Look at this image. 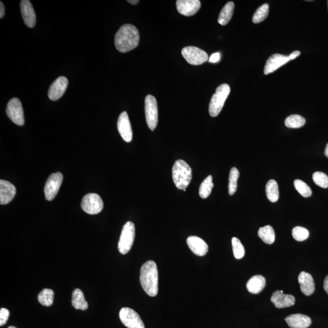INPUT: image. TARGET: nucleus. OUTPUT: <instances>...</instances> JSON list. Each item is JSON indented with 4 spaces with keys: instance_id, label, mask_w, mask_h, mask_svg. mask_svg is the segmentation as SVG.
<instances>
[{
    "instance_id": "nucleus-1",
    "label": "nucleus",
    "mask_w": 328,
    "mask_h": 328,
    "mask_svg": "<svg viewBox=\"0 0 328 328\" xmlns=\"http://www.w3.org/2000/svg\"><path fill=\"white\" fill-rule=\"evenodd\" d=\"M139 40V32L137 29L132 24H125L121 27L115 35V47L119 52L127 53L136 48Z\"/></svg>"
},
{
    "instance_id": "nucleus-2",
    "label": "nucleus",
    "mask_w": 328,
    "mask_h": 328,
    "mask_svg": "<svg viewBox=\"0 0 328 328\" xmlns=\"http://www.w3.org/2000/svg\"><path fill=\"white\" fill-rule=\"evenodd\" d=\"M158 270L156 262L148 261L141 267L140 282L146 294L155 297L158 293Z\"/></svg>"
},
{
    "instance_id": "nucleus-3",
    "label": "nucleus",
    "mask_w": 328,
    "mask_h": 328,
    "mask_svg": "<svg viewBox=\"0 0 328 328\" xmlns=\"http://www.w3.org/2000/svg\"><path fill=\"white\" fill-rule=\"evenodd\" d=\"M172 177L176 188L184 191L188 188L191 183L192 169L183 160H178L173 167Z\"/></svg>"
},
{
    "instance_id": "nucleus-4",
    "label": "nucleus",
    "mask_w": 328,
    "mask_h": 328,
    "mask_svg": "<svg viewBox=\"0 0 328 328\" xmlns=\"http://www.w3.org/2000/svg\"><path fill=\"white\" fill-rule=\"evenodd\" d=\"M230 92V86L227 84H222L216 88V93L211 97L208 108L211 117H216L220 113Z\"/></svg>"
},
{
    "instance_id": "nucleus-5",
    "label": "nucleus",
    "mask_w": 328,
    "mask_h": 328,
    "mask_svg": "<svg viewBox=\"0 0 328 328\" xmlns=\"http://www.w3.org/2000/svg\"><path fill=\"white\" fill-rule=\"evenodd\" d=\"M135 238V226L131 221L124 225L118 243V250L121 254L129 253L133 245Z\"/></svg>"
},
{
    "instance_id": "nucleus-6",
    "label": "nucleus",
    "mask_w": 328,
    "mask_h": 328,
    "mask_svg": "<svg viewBox=\"0 0 328 328\" xmlns=\"http://www.w3.org/2000/svg\"><path fill=\"white\" fill-rule=\"evenodd\" d=\"M146 121L151 131L156 128L158 123V108L155 97L148 95L145 100Z\"/></svg>"
},
{
    "instance_id": "nucleus-7",
    "label": "nucleus",
    "mask_w": 328,
    "mask_h": 328,
    "mask_svg": "<svg viewBox=\"0 0 328 328\" xmlns=\"http://www.w3.org/2000/svg\"><path fill=\"white\" fill-rule=\"evenodd\" d=\"M81 207L86 213L96 215L101 212L104 208V202L99 195L89 194L83 197Z\"/></svg>"
},
{
    "instance_id": "nucleus-8",
    "label": "nucleus",
    "mask_w": 328,
    "mask_h": 328,
    "mask_svg": "<svg viewBox=\"0 0 328 328\" xmlns=\"http://www.w3.org/2000/svg\"><path fill=\"white\" fill-rule=\"evenodd\" d=\"M119 317L122 323L128 328H145L139 314L131 308H122Z\"/></svg>"
},
{
    "instance_id": "nucleus-9",
    "label": "nucleus",
    "mask_w": 328,
    "mask_h": 328,
    "mask_svg": "<svg viewBox=\"0 0 328 328\" xmlns=\"http://www.w3.org/2000/svg\"><path fill=\"white\" fill-rule=\"evenodd\" d=\"M6 114L10 121L17 126H23L24 124L23 107L18 99L13 98L10 100L7 105Z\"/></svg>"
},
{
    "instance_id": "nucleus-10",
    "label": "nucleus",
    "mask_w": 328,
    "mask_h": 328,
    "mask_svg": "<svg viewBox=\"0 0 328 328\" xmlns=\"http://www.w3.org/2000/svg\"><path fill=\"white\" fill-rule=\"evenodd\" d=\"M182 55L189 64L200 65L207 61L208 55L204 51L195 47H187L182 50Z\"/></svg>"
},
{
    "instance_id": "nucleus-11",
    "label": "nucleus",
    "mask_w": 328,
    "mask_h": 328,
    "mask_svg": "<svg viewBox=\"0 0 328 328\" xmlns=\"http://www.w3.org/2000/svg\"><path fill=\"white\" fill-rule=\"evenodd\" d=\"M63 181V175L61 173H53L46 183L44 191L46 199L52 200L56 197Z\"/></svg>"
},
{
    "instance_id": "nucleus-12",
    "label": "nucleus",
    "mask_w": 328,
    "mask_h": 328,
    "mask_svg": "<svg viewBox=\"0 0 328 328\" xmlns=\"http://www.w3.org/2000/svg\"><path fill=\"white\" fill-rule=\"evenodd\" d=\"M67 85L68 80L66 77L62 76L57 78L49 89V98L53 101L61 99L66 91Z\"/></svg>"
},
{
    "instance_id": "nucleus-13",
    "label": "nucleus",
    "mask_w": 328,
    "mask_h": 328,
    "mask_svg": "<svg viewBox=\"0 0 328 328\" xmlns=\"http://www.w3.org/2000/svg\"><path fill=\"white\" fill-rule=\"evenodd\" d=\"M118 129L119 134L126 142H131L132 139V131L128 114L126 112L122 113L119 116Z\"/></svg>"
},
{
    "instance_id": "nucleus-14",
    "label": "nucleus",
    "mask_w": 328,
    "mask_h": 328,
    "mask_svg": "<svg viewBox=\"0 0 328 328\" xmlns=\"http://www.w3.org/2000/svg\"><path fill=\"white\" fill-rule=\"evenodd\" d=\"M176 7L181 14L190 17L198 11L200 2L199 0H178L176 1Z\"/></svg>"
},
{
    "instance_id": "nucleus-15",
    "label": "nucleus",
    "mask_w": 328,
    "mask_h": 328,
    "mask_svg": "<svg viewBox=\"0 0 328 328\" xmlns=\"http://www.w3.org/2000/svg\"><path fill=\"white\" fill-rule=\"evenodd\" d=\"M20 10L24 23L28 28H34L36 24V15L31 1L29 0L21 1Z\"/></svg>"
},
{
    "instance_id": "nucleus-16",
    "label": "nucleus",
    "mask_w": 328,
    "mask_h": 328,
    "mask_svg": "<svg viewBox=\"0 0 328 328\" xmlns=\"http://www.w3.org/2000/svg\"><path fill=\"white\" fill-rule=\"evenodd\" d=\"M289 61L288 56L281 55L280 54H273L268 59L266 64H265L264 69V74H269L270 73L275 71L279 67Z\"/></svg>"
},
{
    "instance_id": "nucleus-17",
    "label": "nucleus",
    "mask_w": 328,
    "mask_h": 328,
    "mask_svg": "<svg viewBox=\"0 0 328 328\" xmlns=\"http://www.w3.org/2000/svg\"><path fill=\"white\" fill-rule=\"evenodd\" d=\"M270 300L275 307L279 309L291 307L295 302L293 295L284 294L283 291H276L273 292Z\"/></svg>"
},
{
    "instance_id": "nucleus-18",
    "label": "nucleus",
    "mask_w": 328,
    "mask_h": 328,
    "mask_svg": "<svg viewBox=\"0 0 328 328\" xmlns=\"http://www.w3.org/2000/svg\"><path fill=\"white\" fill-rule=\"evenodd\" d=\"M190 249L197 256L202 257L207 254L208 251L207 244L201 238L197 236H191L187 240Z\"/></svg>"
},
{
    "instance_id": "nucleus-19",
    "label": "nucleus",
    "mask_w": 328,
    "mask_h": 328,
    "mask_svg": "<svg viewBox=\"0 0 328 328\" xmlns=\"http://www.w3.org/2000/svg\"><path fill=\"white\" fill-rule=\"evenodd\" d=\"M16 188L12 184L7 181H0V204L6 205L15 197Z\"/></svg>"
},
{
    "instance_id": "nucleus-20",
    "label": "nucleus",
    "mask_w": 328,
    "mask_h": 328,
    "mask_svg": "<svg viewBox=\"0 0 328 328\" xmlns=\"http://www.w3.org/2000/svg\"><path fill=\"white\" fill-rule=\"evenodd\" d=\"M298 280L300 284L301 291L307 296L313 294L315 291V283L313 276L306 272H301L298 277Z\"/></svg>"
},
{
    "instance_id": "nucleus-21",
    "label": "nucleus",
    "mask_w": 328,
    "mask_h": 328,
    "mask_svg": "<svg viewBox=\"0 0 328 328\" xmlns=\"http://www.w3.org/2000/svg\"><path fill=\"white\" fill-rule=\"evenodd\" d=\"M287 325L291 328H307L311 325V319L303 314H292L285 319Z\"/></svg>"
},
{
    "instance_id": "nucleus-22",
    "label": "nucleus",
    "mask_w": 328,
    "mask_h": 328,
    "mask_svg": "<svg viewBox=\"0 0 328 328\" xmlns=\"http://www.w3.org/2000/svg\"><path fill=\"white\" fill-rule=\"evenodd\" d=\"M265 286V279L260 275H255L248 281L246 287L252 294H257L261 292Z\"/></svg>"
},
{
    "instance_id": "nucleus-23",
    "label": "nucleus",
    "mask_w": 328,
    "mask_h": 328,
    "mask_svg": "<svg viewBox=\"0 0 328 328\" xmlns=\"http://www.w3.org/2000/svg\"><path fill=\"white\" fill-rule=\"evenodd\" d=\"M72 305L76 310L85 311L88 308L83 292L79 289H75L72 294Z\"/></svg>"
},
{
    "instance_id": "nucleus-24",
    "label": "nucleus",
    "mask_w": 328,
    "mask_h": 328,
    "mask_svg": "<svg viewBox=\"0 0 328 328\" xmlns=\"http://www.w3.org/2000/svg\"><path fill=\"white\" fill-rule=\"evenodd\" d=\"M235 4L234 2L230 1L227 2L222 9L220 13H219L218 19V22L222 26L226 25L232 17L234 13Z\"/></svg>"
},
{
    "instance_id": "nucleus-25",
    "label": "nucleus",
    "mask_w": 328,
    "mask_h": 328,
    "mask_svg": "<svg viewBox=\"0 0 328 328\" xmlns=\"http://www.w3.org/2000/svg\"><path fill=\"white\" fill-rule=\"evenodd\" d=\"M259 237L267 245H272L274 243L275 235L272 226H265L260 228L258 233Z\"/></svg>"
},
{
    "instance_id": "nucleus-26",
    "label": "nucleus",
    "mask_w": 328,
    "mask_h": 328,
    "mask_svg": "<svg viewBox=\"0 0 328 328\" xmlns=\"http://www.w3.org/2000/svg\"><path fill=\"white\" fill-rule=\"evenodd\" d=\"M266 196L272 202H276L279 198V190L277 183L275 180H271L268 181L265 186Z\"/></svg>"
},
{
    "instance_id": "nucleus-27",
    "label": "nucleus",
    "mask_w": 328,
    "mask_h": 328,
    "mask_svg": "<svg viewBox=\"0 0 328 328\" xmlns=\"http://www.w3.org/2000/svg\"><path fill=\"white\" fill-rule=\"evenodd\" d=\"M213 186L212 176H208L200 184L199 190L200 197L202 199L207 198L211 194Z\"/></svg>"
},
{
    "instance_id": "nucleus-28",
    "label": "nucleus",
    "mask_w": 328,
    "mask_h": 328,
    "mask_svg": "<svg viewBox=\"0 0 328 328\" xmlns=\"http://www.w3.org/2000/svg\"><path fill=\"white\" fill-rule=\"evenodd\" d=\"M306 123L305 119L302 116L298 115L289 116L286 119L284 124L285 126L290 129H299Z\"/></svg>"
},
{
    "instance_id": "nucleus-29",
    "label": "nucleus",
    "mask_w": 328,
    "mask_h": 328,
    "mask_svg": "<svg viewBox=\"0 0 328 328\" xmlns=\"http://www.w3.org/2000/svg\"><path fill=\"white\" fill-rule=\"evenodd\" d=\"M54 292L52 289H44L38 295V300L40 304L45 306H50L54 302Z\"/></svg>"
},
{
    "instance_id": "nucleus-30",
    "label": "nucleus",
    "mask_w": 328,
    "mask_h": 328,
    "mask_svg": "<svg viewBox=\"0 0 328 328\" xmlns=\"http://www.w3.org/2000/svg\"><path fill=\"white\" fill-rule=\"evenodd\" d=\"M240 172L237 168L233 167L230 170L229 179V194L234 195L237 190L238 180L239 178Z\"/></svg>"
},
{
    "instance_id": "nucleus-31",
    "label": "nucleus",
    "mask_w": 328,
    "mask_h": 328,
    "mask_svg": "<svg viewBox=\"0 0 328 328\" xmlns=\"http://www.w3.org/2000/svg\"><path fill=\"white\" fill-rule=\"evenodd\" d=\"M269 4H264L262 5L255 12L253 18H252V21L256 24L262 22L267 18L268 14H269Z\"/></svg>"
},
{
    "instance_id": "nucleus-32",
    "label": "nucleus",
    "mask_w": 328,
    "mask_h": 328,
    "mask_svg": "<svg viewBox=\"0 0 328 328\" xmlns=\"http://www.w3.org/2000/svg\"><path fill=\"white\" fill-rule=\"evenodd\" d=\"M232 244L235 258L238 260L243 258V257L245 256V251L240 240L236 237L232 238Z\"/></svg>"
},
{
    "instance_id": "nucleus-33",
    "label": "nucleus",
    "mask_w": 328,
    "mask_h": 328,
    "mask_svg": "<svg viewBox=\"0 0 328 328\" xmlns=\"http://www.w3.org/2000/svg\"><path fill=\"white\" fill-rule=\"evenodd\" d=\"M294 187L297 192L304 197H308L311 196V189L305 182L302 180H296L294 182Z\"/></svg>"
},
{
    "instance_id": "nucleus-34",
    "label": "nucleus",
    "mask_w": 328,
    "mask_h": 328,
    "mask_svg": "<svg viewBox=\"0 0 328 328\" xmlns=\"http://www.w3.org/2000/svg\"><path fill=\"white\" fill-rule=\"evenodd\" d=\"M292 234L295 240L303 241L308 239L310 232L304 227L297 226L292 229Z\"/></svg>"
},
{
    "instance_id": "nucleus-35",
    "label": "nucleus",
    "mask_w": 328,
    "mask_h": 328,
    "mask_svg": "<svg viewBox=\"0 0 328 328\" xmlns=\"http://www.w3.org/2000/svg\"><path fill=\"white\" fill-rule=\"evenodd\" d=\"M313 179L316 185L324 189L328 188V176L325 173L320 172L314 173Z\"/></svg>"
},
{
    "instance_id": "nucleus-36",
    "label": "nucleus",
    "mask_w": 328,
    "mask_h": 328,
    "mask_svg": "<svg viewBox=\"0 0 328 328\" xmlns=\"http://www.w3.org/2000/svg\"><path fill=\"white\" fill-rule=\"evenodd\" d=\"M9 311L6 308H1L0 310V326H3L6 324L9 319Z\"/></svg>"
},
{
    "instance_id": "nucleus-37",
    "label": "nucleus",
    "mask_w": 328,
    "mask_h": 328,
    "mask_svg": "<svg viewBox=\"0 0 328 328\" xmlns=\"http://www.w3.org/2000/svg\"><path fill=\"white\" fill-rule=\"evenodd\" d=\"M220 58H221L220 53H214L212 54V55L210 56V58L209 59V62H210V63H216V62L219 61Z\"/></svg>"
},
{
    "instance_id": "nucleus-38",
    "label": "nucleus",
    "mask_w": 328,
    "mask_h": 328,
    "mask_svg": "<svg viewBox=\"0 0 328 328\" xmlns=\"http://www.w3.org/2000/svg\"><path fill=\"white\" fill-rule=\"evenodd\" d=\"M300 52L299 51H294L293 53H292L290 55L288 56L289 59L290 61H292V60H294L295 58H298L300 55Z\"/></svg>"
},
{
    "instance_id": "nucleus-39",
    "label": "nucleus",
    "mask_w": 328,
    "mask_h": 328,
    "mask_svg": "<svg viewBox=\"0 0 328 328\" xmlns=\"http://www.w3.org/2000/svg\"><path fill=\"white\" fill-rule=\"evenodd\" d=\"M0 2V18H2L4 16L5 8L3 3L1 1Z\"/></svg>"
},
{
    "instance_id": "nucleus-40",
    "label": "nucleus",
    "mask_w": 328,
    "mask_h": 328,
    "mask_svg": "<svg viewBox=\"0 0 328 328\" xmlns=\"http://www.w3.org/2000/svg\"><path fill=\"white\" fill-rule=\"evenodd\" d=\"M324 287L325 291H326L328 294V275H327L326 278H325Z\"/></svg>"
},
{
    "instance_id": "nucleus-41",
    "label": "nucleus",
    "mask_w": 328,
    "mask_h": 328,
    "mask_svg": "<svg viewBox=\"0 0 328 328\" xmlns=\"http://www.w3.org/2000/svg\"><path fill=\"white\" fill-rule=\"evenodd\" d=\"M128 2H130V4H136L139 2V1H138V0H134H134H129Z\"/></svg>"
},
{
    "instance_id": "nucleus-42",
    "label": "nucleus",
    "mask_w": 328,
    "mask_h": 328,
    "mask_svg": "<svg viewBox=\"0 0 328 328\" xmlns=\"http://www.w3.org/2000/svg\"><path fill=\"white\" fill-rule=\"evenodd\" d=\"M325 156H326L327 158H328V143L327 145L326 148H325Z\"/></svg>"
},
{
    "instance_id": "nucleus-43",
    "label": "nucleus",
    "mask_w": 328,
    "mask_h": 328,
    "mask_svg": "<svg viewBox=\"0 0 328 328\" xmlns=\"http://www.w3.org/2000/svg\"><path fill=\"white\" fill-rule=\"evenodd\" d=\"M16 328L15 327H13V326H10L9 328Z\"/></svg>"
},
{
    "instance_id": "nucleus-44",
    "label": "nucleus",
    "mask_w": 328,
    "mask_h": 328,
    "mask_svg": "<svg viewBox=\"0 0 328 328\" xmlns=\"http://www.w3.org/2000/svg\"></svg>"
}]
</instances>
